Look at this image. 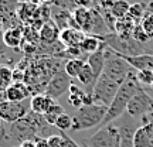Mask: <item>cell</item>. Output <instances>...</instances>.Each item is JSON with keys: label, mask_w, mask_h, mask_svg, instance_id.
I'll return each mask as SVG.
<instances>
[{"label": "cell", "mask_w": 153, "mask_h": 147, "mask_svg": "<svg viewBox=\"0 0 153 147\" xmlns=\"http://www.w3.org/2000/svg\"><path fill=\"white\" fill-rule=\"evenodd\" d=\"M140 88H142V85H140L139 81H137L136 74L129 76V78L120 85L119 91L116 93V96L114 98L111 106L108 108V112H106L104 120H102V123H101V127L115 122L118 117H120L122 114L125 113L126 108H128V105L131 102V99L136 95V92L140 89Z\"/></svg>", "instance_id": "1"}, {"label": "cell", "mask_w": 153, "mask_h": 147, "mask_svg": "<svg viewBox=\"0 0 153 147\" xmlns=\"http://www.w3.org/2000/svg\"><path fill=\"white\" fill-rule=\"evenodd\" d=\"M135 74L136 71L123 60L122 55L115 52L114 49L108 48V47L105 48V68L102 75L112 81L123 83L129 76L135 75Z\"/></svg>", "instance_id": "2"}, {"label": "cell", "mask_w": 153, "mask_h": 147, "mask_svg": "<svg viewBox=\"0 0 153 147\" xmlns=\"http://www.w3.org/2000/svg\"><path fill=\"white\" fill-rule=\"evenodd\" d=\"M106 112H108V108L102 106V105H82L81 108L76 110V113L72 116V119H74L72 130H88V129H92L95 126L101 125Z\"/></svg>", "instance_id": "3"}, {"label": "cell", "mask_w": 153, "mask_h": 147, "mask_svg": "<svg viewBox=\"0 0 153 147\" xmlns=\"http://www.w3.org/2000/svg\"><path fill=\"white\" fill-rule=\"evenodd\" d=\"M108 48L122 55H139L145 54V47L139 44L132 35H119L116 33H109L106 35L98 37Z\"/></svg>", "instance_id": "4"}, {"label": "cell", "mask_w": 153, "mask_h": 147, "mask_svg": "<svg viewBox=\"0 0 153 147\" xmlns=\"http://www.w3.org/2000/svg\"><path fill=\"white\" fill-rule=\"evenodd\" d=\"M120 85L122 83H119V82L112 81L109 78L101 75V78L97 81V85H95L92 92L94 103H98V105L109 108L114 98L116 96V93L119 91Z\"/></svg>", "instance_id": "5"}, {"label": "cell", "mask_w": 153, "mask_h": 147, "mask_svg": "<svg viewBox=\"0 0 153 147\" xmlns=\"http://www.w3.org/2000/svg\"><path fill=\"white\" fill-rule=\"evenodd\" d=\"M88 147H120L119 130L114 123L102 126L88 139Z\"/></svg>", "instance_id": "6"}, {"label": "cell", "mask_w": 153, "mask_h": 147, "mask_svg": "<svg viewBox=\"0 0 153 147\" xmlns=\"http://www.w3.org/2000/svg\"><path fill=\"white\" fill-rule=\"evenodd\" d=\"M30 110H31L30 100H23V102L3 100V102H0V117L4 123H9V125L27 116Z\"/></svg>", "instance_id": "7"}, {"label": "cell", "mask_w": 153, "mask_h": 147, "mask_svg": "<svg viewBox=\"0 0 153 147\" xmlns=\"http://www.w3.org/2000/svg\"><path fill=\"white\" fill-rule=\"evenodd\" d=\"M153 109V98L149 96V93L140 88L136 92V95L131 99V102L126 108V113H129L133 117L140 122L145 114H148Z\"/></svg>", "instance_id": "8"}, {"label": "cell", "mask_w": 153, "mask_h": 147, "mask_svg": "<svg viewBox=\"0 0 153 147\" xmlns=\"http://www.w3.org/2000/svg\"><path fill=\"white\" fill-rule=\"evenodd\" d=\"M118 130H119V136H120V147H135L133 144V137L136 130L140 127L137 125V120L133 119L129 113H123L120 117L112 122Z\"/></svg>", "instance_id": "9"}, {"label": "cell", "mask_w": 153, "mask_h": 147, "mask_svg": "<svg viewBox=\"0 0 153 147\" xmlns=\"http://www.w3.org/2000/svg\"><path fill=\"white\" fill-rule=\"evenodd\" d=\"M71 85H72V79L67 75V72L64 69H61V71H58L50 79L44 93L48 95L50 98H53L55 100V99H58L60 96H62L67 91H70Z\"/></svg>", "instance_id": "10"}, {"label": "cell", "mask_w": 153, "mask_h": 147, "mask_svg": "<svg viewBox=\"0 0 153 147\" xmlns=\"http://www.w3.org/2000/svg\"><path fill=\"white\" fill-rule=\"evenodd\" d=\"M122 57L136 72L153 71V52H145L139 55H122Z\"/></svg>", "instance_id": "11"}, {"label": "cell", "mask_w": 153, "mask_h": 147, "mask_svg": "<svg viewBox=\"0 0 153 147\" xmlns=\"http://www.w3.org/2000/svg\"><path fill=\"white\" fill-rule=\"evenodd\" d=\"M4 95L6 100L9 102H23V100H27L31 92L28 85H26L24 82H13L4 91Z\"/></svg>", "instance_id": "12"}, {"label": "cell", "mask_w": 153, "mask_h": 147, "mask_svg": "<svg viewBox=\"0 0 153 147\" xmlns=\"http://www.w3.org/2000/svg\"><path fill=\"white\" fill-rule=\"evenodd\" d=\"M85 37H87V34L84 31L75 30V28H65L60 33V41L67 48H79Z\"/></svg>", "instance_id": "13"}, {"label": "cell", "mask_w": 153, "mask_h": 147, "mask_svg": "<svg viewBox=\"0 0 153 147\" xmlns=\"http://www.w3.org/2000/svg\"><path fill=\"white\" fill-rule=\"evenodd\" d=\"M60 33L61 30L57 27L53 20L45 21L38 30V35H40V41L41 44H54L60 40Z\"/></svg>", "instance_id": "14"}, {"label": "cell", "mask_w": 153, "mask_h": 147, "mask_svg": "<svg viewBox=\"0 0 153 147\" xmlns=\"http://www.w3.org/2000/svg\"><path fill=\"white\" fill-rule=\"evenodd\" d=\"M54 103H57L53 98H50L48 95L45 93H38V95H33L30 98V106H31V112L38 114H45L47 110L53 106Z\"/></svg>", "instance_id": "15"}, {"label": "cell", "mask_w": 153, "mask_h": 147, "mask_svg": "<svg viewBox=\"0 0 153 147\" xmlns=\"http://www.w3.org/2000/svg\"><path fill=\"white\" fill-rule=\"evenodd\" d=\"M105 48H106V45L104 44L102 48H99L98 51H95V52H92V54H89L87 57V64L92 68L94 74L97 75L98 79L101 78L105 68Z\"/></svg>", "instance_id": "16"}, {"label": "cell", "mask_w": 153, "mask_h": 147, "mask_svg": "<svg viewBox=\"0 0 153 147\" xmlns=\"http://www.w3.org/2000/svg\"><path fill=\"white\" fill-rule=\"evenodd\" d=\"M76 81L84 86V91H85V92L92 95L94 88H95V85H97L98 78H97L95 74H94L92 68L85 62V65H84V68H82V71L79 72V75H78V78H76Z\"/></svg>", "instance_id": "17"}, {"label": "cell", "mask_w": 153, "mask_h": 147, "mask_svg": "<svg viewBox=\"0 0 153 147\" xmlns=\"http://www.w3.org/2000/svg\"><path fill=\"white\" fill-rule=\"evenodd\" d=\"M3 40L7 48L19 49V47L23 44L24 40V34H23L22 28H7L3 33Z\"/></svg>", "instance_id": "18"}, {"label": "cell", "mask_w": 153, "mask_h": 147, "mask_svg": "<svg viewBox=\"0 0 153 147\" xmlns=\"http://www.w3.org/2000/svg\"><path fill=\"white\" fill-rule=\"evenodd\" d=\"M146 11H148V3H145V1L133 3V4H131V9H129V13L126 17H129L135 24H140Z\"/></svg>", "instance_id": "19"}, {"label": "cell", "mask_w": 153, "mask_h": 147, "mask_svg": "<svg viewBox=\"0 0 153 147\" xmlns=\"http://www.w3.org/2000/svg\"><path fill=\"white\" fill-rule=\"evenodd\" d=\"M87 61H84L82 58H74V60H68L64 64V71L67 72V75L71 79H76L79 72L82 71V68L85 65Z\"/></svg>", "instance_id": "20"}, {"label": "cell", "mask_w": 153, "mask_h": 147, "mask_svg": "<svg viewBox=\"0 0 153 147\" xmlns=\"http://www.w3.org/2000/svg\"><path fill=\"white\" fill-rule=\"evenodd\" d=\"M104 47V43L99 40L98 37H94V35H87V37L84 38V41L81 43V51L84 54H92L95 51H98L99 48H102Z\"/></svg>", "instance_id": "21"}, {"label": "cell", "mask_w": 153, "mask_h": 147, "mask_svg": "<svg viewBox=\"0 0 153 147\" xmlns=\"http://www.w3.org/2000/svg\"><path fill=\"white\" fill-rule=\"evenodd\" d=\"M149 136H150V126L140 125L133 137L135 147H149Z\"/></svg>", "instance_id": "22"}, {"label": "cell", "mask_w": 153, "mask_h": 147, "mask_svg": "<svg viewBox=\"0 0 153 147\" xmlns=\"http://www.w3.org/2000/svg\"><path fill=\"white\" fill-rule=\"evenodd\" d=\"M131 4L128 3V0H119V1H112L111 3V13L116 20L125 18L129 13Z\"/></svg>", "instance_id": "23"}, {"label": "cell", "mask_w": 153, "mask_h": 147, "mask_svg": "<svg viewBox=\"0 0 153 147\" xmlns=\"http://www.w3.org/2000/svg\"><path fill=\"white\" fill-rule=\"evenodd\" d=\"M13 83V69L7 65H0V89L6 91Z\"/></svg>", "instance_id": "24"}, {"label": "cell", "mask_w": 153, "mask_h": 147, "mask_svg": "<svg viewBox=\"0 0 153 147\" xmlns=\"http://www.w3.org/2000/svg\"><path fill=\"white\" fill-rule=\"evenodd\" d=\"M62 113H65V112H64V109H62V106H61V105H58V103H54L48 110H47V113L44 114V119L47 120V123H48V125L55 126V123H57L58 117H60Z\"/></svg>", "instance_id": "25"}, {"label": "cell", "mask_w": 153, "mask_h": 147, "mask_svg": "<svg viewBox=\"0 0 153 147\" xmlns=\"http://www.w3.org/2000/svg\"><path fill=\"white\" fill-rule=\"evenodd\" d=\"M72 126H74V119L72 116L67 113H62L58 117L57 123H55V127L60 131H67V130H72Z\"/></svg>", "instance_id": "26"}, {"label": "cell", "mask_w": 153, "mask_h": 147, "mask_svg": "<svg viewBox=\"0 0 153 147\" xmlns=\"http://www.w3.org/2000/svg\"><path fill=\"white\" fill-rule=\"evenodd\" d=\"M140 26L145 30V33L148 34L149 38H153V11H146V14L140 21Z\"/></svg>", "instance_id": "27"}, {"label": "cell", "mask_w": 153, "mask_h": 147, "mask_svg": "<svg viewBox=\"0 0 153 147\" xmlns=\"http://www.w3.org/2000/svg\"><path fill=\"white\" fill-rule=\"evenodd\" d=\"M132 37L135 38L139 44H142V45H145V44L150 40V38L148 37V34L145 33V30L142 28V26H140V24H136V26H135V28H133V33H132Z\"/></svg>", "instance_id": "28"}, {"label": "cell", "mask_w": 153, "mask_h": 147, "mask_svg": "<svg viewBox=\"0 0 153 147\" xmlns=\"http://www.w3.org/2000/svg\"><path fill=\"white\" fill-rule=\"evenodd\" d=\"M136 78L140 85H148V86L153 85V71L136 72Z\"/></svg>", "instance_id": "29"}, {"label": "cell", "mask_w": 153, "mask_h": 147, "mask_svg": "<svg viewBox=\"0 0 153 147\" xmlns=\"http://www.w3.org/2000/svg\"><path fill=\"white\" fill-rule=\"evenodd\" d=\"M50 147H65V139L62 136V133L58 130V134H53L47 139Z\"/></svg>", "instance_id": "30"}, {"label": "cell", "mask_w": 153, "mask_h": 147, "mask_svg": "<svg viewBox=\"0 0 153 147\" xmlns=\"http://www.w3.org/2000/svg\"><path fill=\"white\" fill-rule=\"evenodd\" d=\"M72 3L76 7H85V9H91V7H95L98 4L95 0H72Z\"/></svg>", "instance_id": "31"}, {"label": "cell", "mask_w": 153, "mask_h": 147, "mask_svg": "<svg viewBox=\"0 0 153 147\" xmlns=\"http://www.w3.org/2000/svg\"><path fill=\"white\" fill-rule=\"evenodd\" d=\"M140 123H142V125H149L153 129V109L150 110L148 114H145L142 119H140Z\"/></svg>", "instance_id": "32"}, {"label": "cell", "mask_w": 153, "mask_h": 147, "mask_svg": "<svg viewBox=\"0 0 153 147\" xmlns=\"http://www.w3.org/2000/svg\"><path fill=\"white\" fill-rule=\"evenodd\" d=\"M61 133H62V136H64V139H65V147H81L79 144H78V143L74 142L71 137L67 134L65 131H61Z\"/></svg>", "instance_id": "33"}, {"label": "cell", "mask_w": 153, "mask_h": 147, "mask_svg": "<svg viewBox=\"0 0 153 147\" xmlns=\"http://www.w3.org/2000/svg\"><path fill=\"white\" fill-rule=\"evenodd\" d=\"M6 51H7V47L4 44V40H3V34H0V58L4 57Z\"/></svg>", "instance_id": "34"}, {"label": "cell", "mask_w": 153, "mask_h": 147, "mask_svg": "<svg viewBox=\"0 0 153 147\" xmlns=\"http://www.w3.org/2000/svg\"><path fill=\"white\" fill-rule=\"evenodd\" d=\"M36 144H37V147H50L48 146V142H47V139H43V137H38V139H36Z\"/></svg>", "instance_id": "35"}, {"label": "cell", "mask_w": 153, "mask_h": 147, "mask_svg": "<svg viewBox=\"0 0 153 147\" xmlns=\"http://www.w3.org/2000/svg\"><path fill=\"white\" fill-rule=\"evenodd\" d=\"M20 147H37V144H36V140H26L20 144Z\"/></svg>", "instance_id": "36"}, {"label": "cell", "mask_w": 153, "mask_h": 147, "mask_svg": "<svg viewBox=\"0 0 153 147\" xmlns=\"http://www.w3.org/2000/svg\"><path fill=\"white\" fill-rule=\"evenodd\" d=\"M149 147H153V129L150 127V136H149Z\"/></svg>", "instance_id": "37"}, {"label": "cell", "mask_w": 153, "mask_h": 147, "mask_svg": "<svg viewBox=\"0 0 153 147\" xmlns=\"http://www.w3.org/2000/svg\"><path fill=\"white\" fill-rule=\"evenodd\" d=\"M40 3H41V4H53L54 0H40Z\"/></svg>", "instance_id": "38"}, {"label": "cell", "mask_w": 153, "mask_h": 147, "mask_svg": "<svg viewBox=\"0 0 153 147\" xmlns=\"http://www.w3.org/2000/svg\"><path fill=\"white\" fill-rule=\"evenodd\" d=\"M3 127H4V122H3L1 117H0V133H1V130H3Z\"/></svg>", "instance_id": "39"}, {"label": "cell", "mask_w": 153, "mask_h": 147, "mask_svg": "<svg viewBox=\"0 0 153 147\" xmlns=\"http://www.w3.org/2000/svg\"><path fill=\"white\" fill-rule=\"evenodd\" d=\"M26 1H28V3H33V4H37V3H40V0H26Z\"/></svg>", "instance_id": "40"}, {"label": "cell", "mask_w": 153, "mask_h": 147, "mask_svg": "<svg viewBox=\"0 0 153 147\" xmlns=\"http://www.w3.org/2000/svg\"><path fill=\"white\" fill-rule=\"evenodd\" d=\"M97 3H102V1H105V0H95Z\"/></svg>", "instance_id": "41"}, {"label": "cell", "mask_w": 153, "mask_h": 147, "mask_svg": "<svg viewBox=\"0 0 153 147\" xmlns=\"http://www.w3.org/2000/svg\"><path fill=\"white\" fill-rule=\"evenodd\" d=\"M109 1H119V0H109Z\"/></svg>", "instance_id": "42"}, {"label": "cell", "mask_w": 153, "mask_h": 147, "mask_svg": "<svg viewBox=\"0 0 153 147\" xmlns=\"http://www.w3.org/2000/svg\"><path fill=\"white\" fill-rule=\"evenodd\" d=\"M13 147H20V146H13Z\"/></svg>", "instance_id": "43"}, {"label": "cell", "mask_w": 153, "mask_h": 147, "mask_svg": "<svg viewBox=\"0 0 153 147\" xmlns=\"http://www.w3.org/2000/svg\"><path fill=\"white\" fill-rule=\"evenodd\" d=\"M152 86H153V85H152Z\"/></svg>", "instance_id": "44"}]
</instances>
